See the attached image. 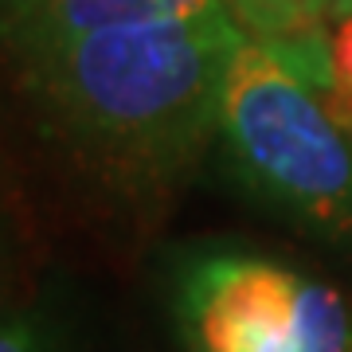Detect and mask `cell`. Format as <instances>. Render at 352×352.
Segmentation results:
<instances>
[{
  "label": "cell",
  "mask_w": 352,
  "mask_h": 352,
  "mask_svg": "<svg viewBox=\"0 0 352 352\" xmlns=\"http://www.w3.org/2000/svg\"><path fill=\"white\" fill-rule=\"evenodd\" d=\"M329 113L340 126H352V8L329 16L325 24V90Z\"/></svg>",
  "instance_id": "cell-6"
},
{
  "label": "cell",
  "mask_w": 352,
  "mask_h": 352,
  "mask_svg": "<svg viewBox=\"0 0 352 352\" xmlns=\"http://www.w3.org/2000/svg\"><path fill=\"white\" fill-rule=\"evenodd\" d=\"M340 8H352V0H340V4H337V12H340Z\"/></svg>",
  "instance_id": "cell-8"
},
{
  "label": "cell",
  "mask_w": 352,
  "mask_h": 352,
  "mask_svg": "<svg viewBox=\"0 0 352 352\" xmlns=\"http://www.w3.org/2000/svg\"><path fill=\"white\" fill-rule=\"evenodd\" d=\"M349 133H352V126H349Z\"/></svg>",
  "instance_id": "cell-9"
},
{
  "label": "cell",
  "mask_w": 352,
  "mask_h": 352,
  "mask_svg": "<svg viewBox=\"0 0 352 352\" xmlns=\"http://www.w3.org/2000/svg\"><path fill=\"white\" fill-rule=\"evenodd\" d=\"M219 138L235 173L294 219L352 239V133L321 90L263 39H243L219 94Z\"/></svg>",
  "instance_id": "cell-2"
},
{
  "label": "cell",
  "mask_w": 352,
  "mask_h": 352,
  "mask_svg": "<svg viewBox=\"0 0 352 352\" xmlns=\"http://www.w3.org/2000/svg\"><path fill=\"white\" fill-rule=\"evenodd\" d=\"M227 8L223 0H0V39L16 51L90 36L102 28L184 20Z\"/></svg>",
  "instance_id": "cell-4"
},
{
  "label": "cell",
  "mask_w": 352,
  "mask_h": 352,
  "mask_svg": "<svg viewBox=\"0 0 352 352\" xmlns=\"http://www.w3.org/2000/svg\"><path fill=\"white\" fill-rule=\"evenodd\" d=\"M243 39L239 20L215 8L39 43L16 59L82 157L126 188H164L219 133V94Z\"/></svg>",
  "instance_id": "cell-1"
},
{
  "label": "cell",
  "mask_w": 352,
  "mask_h": 352,
  "mask_svg": "<svg viewBox=\"0 0 352 352\" xmlns=\"http://www.w3.org/2000/svg\"><path fill=\"white\" fill-rule=\"evenodd\" d=\"M223 4L251 39L286 47L294 39L321 32L340 0H223Z\"/></svg>",
  "instance_id": "cell-5"
},
{
  "label": "cell",
  "mask_w": 352,
  "mask_h": 352,
  "mask_svg": "<svg viewBox=\"0 0 352 352\" xmlns=\"http://www.w3.org/2000/svg\"><path fill=\"white\" fill-rule=\"evenodd\" d=\"M0 352H55L47 333L28 317H0Z\"/></svg>",
  "instance_id": "cell-7"
},
{
  "label": "cell",
  "mask_w": 352,
  "mask_h": 352,
  "mask_svg": "<svg viewBox=\"0 0 352 352\" xmlns=\"http://www.w3.org/2000/svg\"><path fill=\"white\" fill-rule=\"evenodd\" d=\"M192 352H352V309L329 282L263 254L219 251L176 294Z\"/></svg>",
  "instance_id": "cell-3"
}]
</instances>
